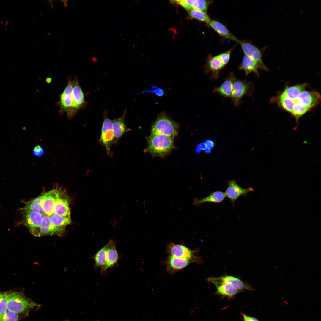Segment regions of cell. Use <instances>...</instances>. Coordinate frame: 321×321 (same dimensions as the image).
Returning a JSON list of instances; mask_svg holds the SVG:
<instances>
[{"instance_id":"cell-1","label":"cell","mask_w":321,"mask_h":321,"mask_svg":"<svg viewBox=\"0 0 321 321\" xmlns=\"http://www.w3.org/2000/svg\"><path fill=\"white\" fill-rule=\"evenodd\" d=\"M173 139L162 134L151 133L147 138V146L144 152L153 156L165 157L174 148Z\"/></svg>"},{"instance_id":"cell-2","label":"cell","mask_w":321,"mask_h":321,"mask_svg":"<svg viewBox=\"0 0 321 321\" xmlns=\"http://www.w3.org/2000/svg\"><path fill=\"white\" fill-rule=\"evenodd\" d=\"M40 305L21 292L10 291L7 302V310L18 314H24Z\"/></svg>"},{"instance_id":"cell-3","label":"cell","mask_w":321,"mask_h":321,"mask_svg":"<svg viewBox=\"0 0 321 321\" xmlns=\"http://www.w3.org/2000/svg\"><path fill=\"white\" fill-rule=\"evenodd\" d=\"M179 127L177 122L162 111L152 125L151 133L162 134L174 138L178 134Z\"/></svg>"},{"instance_id":"cell-4","label":"cell","mask_w":321,"mask_h":321,"mask_svg":"<svg viewBox=\"0 0 321 321\" xmlns=\"http://www.w3.org/2000/svg\"><path fill=\"white\" fill-rule=\"evenodd\" d=\"M60 97V113L62 114L66 112L69 119H71L77 112L75 108L73 95L72 81H69Z\"/></svg>"},{"instance_id":"cell-5","label":"cell","mask_w":321,"mask_h":321,"mask_svg":"<svg viewBox=\"0 0 321 321\" xmlns=\"http://www.w3.org/2000/svg\"><path fill=\"white\" fill-rule=\"evenodd\" d=\"M254 89V86L252 82L236 78L230 97L232 103L235 106H238L243 97L246 95H251Z\"/></svg>"},{"instance_id":"cell-6","label":"cell","mask_w":321,"mask_h":321,"mask_svg":"<svg viewBox=\"0 0 321 321\" xmlns=\"http://www.w3.org/2000/svg\"><path fill=\"white\" fill-rule=\"evenodd\" d=\"M100 141L105 148L108 154H110V148L114 144V137L112 122L105 113L104 114Z\"/></svg>"},{"instance_id":"cell-7","label":"cell","mask_w":321,"mask_h":321,"mask_svg":"<svg viewBox=\"0 0 321 321\" xmlns=\"http://www.w3.org/2000/svg\"><path fill=\"white\" fill-rule=\"evenodd\" d=\"M167 252L169 256L200 262L199 257L195 255L193 251L183 245L171 243L168 246Z\"/></svg>"},{"instance_id":"cell-8","label":"cell","mask_w":321,"mask_h":321,"mask_svg":"<svg viewBox=\"0 0 321 321\" xmlns=\"http://www.w3.org/2000/svg\"><path fill=\"white\" fill-rule=\"evenodd\" d=\"M23 210L24 224L32 235L38 237L42 222V215L36 211Z\"/></svg>"},{"instance_id":"cell-9","label":"cell","mask_w":321,"mask_h":321,"mask_svg":"<svg viewBox=\"0 0 321 321\" xmlns=\"http://www.w3.org/2000/svg\"><path fill=\"white\" fill-rule=\"evenodd\" d=\"M225 67L217 55L214 56L210 54L207 56L205 64L202 69L205 74L211 75V80H214L218 78L220 71Z\"/></svg>"},{"instance_id":"cell-10","label":"cell","mask_w":321,"mask_h":321,"mask_svg":"<svg viewBox=\"0 0 321 321\" xmlns=\"http://www.w3.org/2000/svg\"><path fill=\"white\" fill-rule=\"evenodd\" d=\"M238 43L240 45L245 55L256 62L259 65L261 69L266 70H268V68L263 63L262 53L261 49L250 41L246 40L243 41L239 40Z\"/></svg>"},{"instance_id":"cell-11","label":"cell","mask_w":321,"mask_h":321,"mask_svg":"<svg viewBox=\"0 0 321 321\" xmlns=\"http://www.w3.org/2000/svg\"><path fill=\"white\" fill-rule=\"evenodd\" d=\"M228 184L225 193L226 197L231 201L233 207H235V202L240 196H246L249 193L254 191L252 187L244 188L241 187L235 180L228 181Z\"/></svg>"},{"instance_id":"cell-12","label":"cell","mask_w":321,"mask_h":321,"mask_svg":"<svg viewBox=\"0 0 321 321\" xmlns=\"http://www.w3.org/2000/svg\"><path fill=\"white\" fill-rule=\"evenodd\" d=\"M207 280L208 282L213 283L215 286L216 294L223 297L232 298L242 292L231 284L217 280L214 277H210L207 278Z\"/></svg>"},{"instance_id":"cell-13","label":"cell","mask_w":321,"mask_h":321,"mask_svg":"<svg viewBox=\"0 0 321 321\" xmlns=\"http://www.w3.org/2000/svg\"><path fill=\"white\" fill-rule=\"evenodd\" d=\"M236 78L233 72H230L226 75L223 82L220 85L213 88V92L218 93L224 98L230 97Z\"/></svg>"},{"instance_id":"cell-14","label":"cell","mask_w":321,"mask_h":321,"mask_svg":"<svg viewBox=\"0 0 321 321\" xmlns=\"http://www.w3.org/2000/svg\"><path fill=\"white\" fill-rule=\"evenodd\" d=\"M172 3L180 5L185 9H195L206 12L210 4L213 2L211 0H178L171 1Z\"/></svg>"},{"instance_id":"cell-15","label":"cell","mask_w":321,"mask_h":321,"mask_svg":"<svg viewBox=\"0 0 321 321\" xmlns=\"http://www.w3.org/2000/svg\"><path fill=\"white\" fill-rule=\"evenodd\" d=\"M321 97L316 91L304 90L296 101L311 109L320 103Z\"/></svg>"},{"instance_id":"cell-16","label":"cell","mask_w":321,"mask_h":321,"mask_svg":"<svg viewBox=\"0 0 321 321\" xmlns=\"http://www.w3.org/2000/svg\"><path fill=\"white\" fill-rule=\"evenodd\" d=\"M193 262L191 260L169 256L166 262V270L169 273H173L184 269Z\"/></svg>"},{"instance_id":"cell-17","label":"cell","mask_w":321,"mask_h":321,"mask_svg":"<svg viewBox=\"0 0 321 321\" xmlns=\"http://www.w3.org/2000/svg\"><path fill=\"white\" fill-rule=\"evenodd\" d=\"M207 25L224 38L238 42L239 40L231 32L225 25L220 21L215 19H211Z\"/></svg>"},{"instance_id":"cell-18","label":"cell","mask_w":321,"mask_h":321,"mask_svg":"<svg viewBox=\"0 0 321 321\" xmlns=\"http://www.w3.org/2000/svg\"><path fill=\"white\" fill-rule=\"evenodd\" d=\"M126 114V110H125L122 116L112 121L114 144L116 143L125 133L131 130V129L127 127L125 124V120Z\"/></svg>"},{"instance_id":"cell-19","label":"cell","mask_w":321,"mask_h":321,"mask_svg":"<svg viewBox=\"0 0 321 321\" xmlns=\"http://www.w3.org/2000/svg\"><path fill=\"white\" fill-rule=\"evenodd\" d=\"M72 82L73 98L75 108L78 112L85 106L86 102L83 92L76 76H75Z\"/></svg>"},{"instance_id":"cell-20","label":"cell","mask_w":321,"mask_h":321,"mask_svg":"<svg viewBox=\"0 0 321 321\" xmlns=\"http://www.w3.org/2000/svg\"><path fill=\"white\" fill-rule=\"evenodd\" d=\"M214 278L217 281L232 284L242 292L244 290L254 291L255 290L254 288L249 284L232 276L224 275Z\"/></svg>"},{"instance_id":"cell-21","label":"cell","mask_w":321,"mask_h":321,"mask_svg":"<svg viewBox=\"0 0 321 321\" xmlns=\"http://www.w3.org/2000/svg\"><path fill=\"white\" fill-rule=\"evenodd\" d=\"M108 243L109 245L106 252V263L102 273L108 269L114 267L117 263L119 259V254L114 240H111Z\"/></svg>"},{"instance_id":"cell-22","label":"cell","mask_w":321,"mask_h":321,"mask_svg":"<svg viewBox=\"0 0 321 321\" xmlns=\"http://www.w3.org/2000/svg\"><path fill=\"white\" fill-rule=\"evenodd\" d=\"M259 69L261 68L259 64L251 58L245 55L244 56L242 62L239 67L240 70L244 72L246 76L251 73H254L258 76V70Z\"/></svg>"},{"instance_id":"cell-23","label":"cell","mask_w":321,"mask_h":321,"mask_svg":"<svg viewBox=\"0 0 321 321\" xmlns=\"http://www.w3.org/2000/svg\"><path fill=\"white\" fill-rule=\"evenodd\" d=\"M226 197L225 193L222 191H215L210 193L207 196L201 199H194L193 205L200 206L206 202L218 203L223 201Z\"/></svg>"},{"instance_id":"cell-24","label":"cell","mask_w":321,"mask_h":321,"mask_svg":"<svg viewBox=\"0 0 321 321\" xmlns=\"http://www.w3.org/2000/svg\"><path fill=\"white\" fill-rule=\"evenodd\" d=\"M306 85V84L304 83L293 86H287L282 93L290 100L295 101L304 90Z\"/></svg>"},{"instance_id":"cell-25","label":"cell","mask_w":321,"mask_h":321,"mask_svg":"<svg viewBox=\"0 0 321 321\" xmlns=\"http://www.w3.org/2000/svg\"><path fill=\"white\" fill-rule=\"evenodd\" d=\"M108 245V243L100 249L93 257L95 262V267L100 268L102 273L106 265V252Z\"/></svg>"},{"instance_id":"cell-26","label":"cell","mask_w":321,"mask_h":321,"mask_svg":"<svg viewBox=\"0 0 321 321\" xmlns=\"http://www.w3.org/2000/svg\"><path fill=\"white\" fill-rule=\"evenodd\" d=\"M277 100L281 108L291 114L292 113L295 101L290 100L282 93L277 97Z\"/></svg>"},{"instance_id":"cell-27","label":"cell","mask_w":321,"mask_h":321,"mask_svg":"<svg viewBox=\"0 0 321 321\" xmlns=\"http://www.w3.org/2000/svg\"><path fill=\"white\" fill-rule=\"evenodd\" d=\"M189 15L192 18L204 22L207 24L211 20L206 12L195 9L188 10Z\"/></svg>"},{"instance_id":"cell-28","label":"cell","mask_w":321,"mask_h":321,"mask_svg":"<svg viewBox=\"0 0 321 321\" xmlns=\"http://www.w3.org/2000/svg\"><path fill=\"white\" fill-rule=\"evenodd\" d=\"M310 109L303 104L295 101L292 113L298 122L299 118Z\"/></svg>"},{"instance_id":"cell-29","label":"cell","mask_w":321,"mask_h":321,"mask_svg":"<svg viewBox=\"0 0 321 321\" xmlns=\"http://www.w3.org/2000/svg\"><path fill=\"white\" fill-rule=\"evenodd\" d=\"M10 291L0 292V321L7 310V304Z\"/></svg>"},{"instance_id":"cell-30","label":"cell","mask_w":321,"mask_h":321,"mask_svg":"<svg viewBox=\"0 0 321 321\" xmlns=\"http://www.w3.org/2000/svg\"><path fill=\"white\" fill-rule=\"evenodd\" d=\"M19 314L7 310L1 321H19Z\"/></svg>"},{"instance_id":"cell-31","label":"cell","mask_w":321,"mask_h":321,"mask_svg":"<svg viewBox=\"0 0 321 321\" xmlns=\"http://www.w3.org/2000/svg\"><path fill=\"white\" fill-rule=\"evenodd\" d=\"M233 49V48H232L217 55L220 60L225 66L230 60L231 53Z\"/></svg>"},{"instance_id":"cell-32","label":"cell","mask_w":321,"mask_h":321,"mask_svg":"<svg viewBox=\"0 0 321 321\" xmlns=\"http://www.w3.org/2000/svg\"><path fill=\"white\" fill-rule=\"evenodd\" d=\"M44 150L40 145L36 146L32 151L33 154L37 157L42 156L44 153Z\"/></svg>"},{"instance_id":"cell-33","label":"cell","mask_w":321,"mask_h":321,"mask_svg":"<svg viewBox=\"0 0 321 321\" xmlns=\"http://www.w3.org/2000/svg\"><path fill=\"white\" fill-rule=\"evenodd\" d=\"M241 314L243 317V321H259L255 317L248 316L242 312H241Z\"/></svg>"},{"instance_id":"cell-34","label":"cell","mask_w":321,"mask_h":321,"mask_svg":"<svg viewBox=\"0 0 321 321\" xmlns=\"http://www.w3.org/2000/svg\"><path fill=\"white\" fill-rule=\"evenodd\" d=\"M207 146L210 149L213 147L214 145V142L211 140L207 141Z\"/></svg>"}]
</instances>
